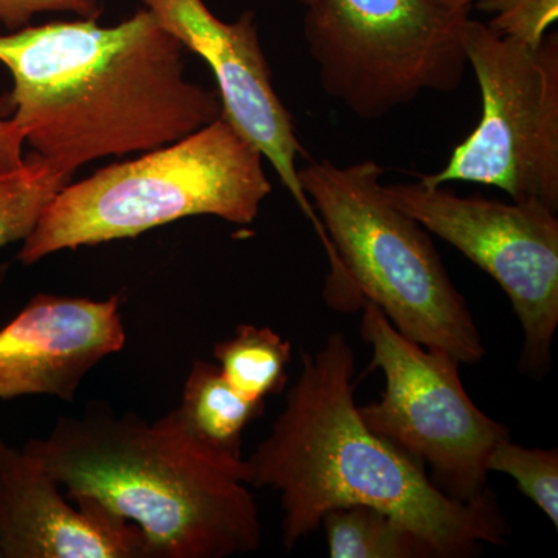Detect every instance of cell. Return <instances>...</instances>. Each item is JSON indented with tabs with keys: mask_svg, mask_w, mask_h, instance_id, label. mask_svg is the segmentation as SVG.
<instances>
[{
	"mask_svg": "<svg viewBox=\"0 0 558 558\" xmlns=\"http://www.w3.org/2000/svg\"><path fill=\"white\" fill-rule=\"evenodd\" d=\"M185 51L148 9L112 27L58 21L0 35L13 78L0 119L24 131L33 153L75 172L170 145L222 116L218 90L185 78Z\"/></svg>",
	"mask_w": 558,
	"mask_h": 558,
	"instance_id": "cell-1",
	"label": "cell"
},
{
	"mask_svg": "<svg viewBox=\"0 0 558 558\" xmlns=\"http://www.w3.org/2000/svg\"><path fill=\"white\" fill-rule=\"evenodd\" d=\"M301 366L270 435L244 459L245 483L279 494L286 549L317 531L330 510L349 506L391 513L436 558L505 545L510 527L494 492L472 502L449 497L363 422L354 398V351L343 333H330L317 352L301 351Z\"/></svg>",
	"mask_w": 558,
	"mask_h": 558,
	"instance_id": "cell-2",
	"label": "cell"
},
{
	"mask_svg": "<svg viewBox=\"0 0 558 558\" xmlns=\"http://www.w3.org/2000/svg\"><path fill=\"white\" fill-rule=\"evenodd\" d=\"M68 488L142 532L149 558H227L263 539L244 458L197 438L178 409L149 424L89 402L22 447Z\"/></svg>",
	"mask_w": 558,
	"mask_h": 558,
	"instance_id": "cell-3",
	"label": "cell"
},
{
	"mask_svg": "<svg viewBox=\"0 0 558 558\" xmlns=\"http://www.w3.org/2000/svg\"><path fill=\"white\" fill-rule=\"evenodd\" d=\"M381 175L374 160L310 159L300 170L332 250L326 303L343 312L374 304L410 340L475 365L486 349L472 312L428 231L385 196Z\"/></svg>",
	"mask_w": 558,
	"mask_h": 558,
	"instance_id": "cell-4",
	"label": "cell"
},
{
	"mask_svg": "<svg viewBox=\"0 0 558 558\" xmlns=\"http://www.w3.org/2000/svg\"><path fill=\"white\" fill-rule=\"evenodd\" d=\"M263 160L220 116L138 159L70 182L44 209L17 259L32 266L61 250L135 238L191 216L248 226L271 193Z\"/></svg>",
	"mask_w": 558,
	"mask_h": 558,
	"instance_id": "cell-5",
	"label": "cell"
},
{
	"mask_svg": "<svg viewBox=\"0 0 558 558\" xmlns=\"http://www.w3.org/2000/svg\"><path fill=\"white\" fill-rule=\"evenodd\" d=\"M306 10L304 39L319 84L359 119H384L424 92L461 86L470 11L432 0H314Z\"/></svg>",
	"mask_w": 558,
	"mask_h": 558,
	"instance_id": "cell-6",
	"label": "cell"
},
{
	"mask_svg": "<svg viewBox=\"0 0 558 558\" xmlns=\"http://www.w3.org/2000/svg\"><path fill=\"white\" fill-rule=\"evenodd\" d=\"M464 50L483 97L478 126L427 186L478 183L515 202H537L558 211V36L527 49L469 17Z\"/></svg>",
	"mask_w": 558,
	"mask_h": 558,
	"instance_id": "cell-7",
	"label": "cell"
},
{
	"mask_svg": "<svg viewBox=\"0 0 558 558\" xmlns=\"http://www.w3.org/2000/svg\"><path fill=\"white\" fill-rule=\"evenodd\" d=\"M362 310L371 366L385 376L381 398L359 407L363 422L422 469L428 465L444 494L462 502L486 497L488 458L510 438L508 428L470 399L458 359L410 340L374 304Z\"/></svg>",
	"mask_w": 558,
	"mask_h": 558,
	"instance_id": "cell-8",
	"label": "cell"
},
{
	"mask_svg": "<svg viewBox=\"0 0 558 558\" xmlns=\"http://www.w3.org/2000/svg\"><path fill=\"white\" fill-rule=\"evenodd\" d=\"M384 193L508 293L524 333L521 368L542 379L558 328L557 211L537 202L462 197L422 182L384 185Z\"/></svg>",
	"mask_w": 558,
	"mask_h": 558,
	"instance_id": "cell-9",
	"label": "cell"
},
{
	"mask_svg": "<svg viewBox=\"0 0 558 558\" xmlns=\"http://www.w3.org/2000/svg\"><path fill=\"white\" fill-rule=\"evenodd\" d=\"M157 22L207 62L218 83L222 117L270 161L282 185L311 220L322 222L300 182V157L310 159L296 135L292 113L278 97L271 70L260 47L253 11L234 22L220 21L204 0H142Z\"/></svg>",
	"mask_w": 558,
	"mask_h": 558,
	"instance_id": "cell-10",
	"label": "cell"
},
{
	"mask_svg": "<svg viewBox=\"0 0 558 558\" xmlns=\"http://www.w3.org/2000/svg\"><path fill=\"white\" fill-rule=\"evenodd\" d=\"M124 344L119 295H36L0 329V399L46 395L72 402L86 374Z\"/></svg>",
	"mask_w": 558,
	"mask_h": 558,
	"instance_id": "cell-11",
	"label": "cell"
},
{
	"mask_svg": "<svg viewBox=\"0 0 558 558\" xmlns=\"http://www.w3.org/2000/svg\"><path fill=\"white\" fill-rule=\"evenodd\" d=\"M73 501L35 458L0 438V558H149L131 521L94 499Z\"/></svg>",
	"mask_w": 558,
	"mask_h": 558,
	"instance_id": "cell-12",
	"label": "cell"
},
{
	"mask_svg": "<svg viewBox=\"0 0 558 558\" xmlns=\"http://www.w3.org/2000/svg\"><path fill=\"white\" fill-rule=\"evenodd\" d=\"M263 410L264 402L242 396L218 365L204 360L193 363L178 409L197 438L234 458H242V435Z\"/></svg>",
	"mask_w": 558,
	"mask_h": 558,
	"instance_id": "cell-13",
	"label": "cell"
},
{
	"mask_svg": "<svg viewBox=\"0 0 558 558\" xmlns=\"http://www.w3.org/2000/svg\"><path fill=\"white\" fill-rule=\"evenodd\" d=\"M332 558H436L413 529L371 506L330 510L322 520Z\"/></svg>",
	"mask_w": 558,
	"mask_h": 558,
	"instance_id": "cell-14",
	"label": "cell"
},
{
	"mask_svg": "<svg viewBox=\"0 0 558 558\" xmlns=\"http://www.w3.org/2000/svg\"><path fill=\"white\" fill-rule=\"evenodd\" d=\"M220 373L231 387L255 402H266L288 384L292 343L270 328L238 326L229 340L213 349Z\"/></svg>",
	"mask_w": 558,
	"mask_h": 558,
	"instance_id": "cell-15",
	"label": "cell"
},
{
	"mask_svg": "<svg viewBox=\"0 0 558 558\" xmlns=\"http://www.w3.org/2000/svg\"><path fill=\"white\" fill-rule=\"evenodd\" d=\"M75 171L39 154L25 156L16 170L0 172V248L31 236L44 209Z\"/></svg>",
	"mask_w": 558,
	"mask_h": 558,
	"instance_id": "cell-16",
	"label": "cell"
},
{
	"mask_svg": "<svg viewBox=\"0 0 558 558\" xmlns=\"http://www.w3.org/2000/svg\"><path fill=\"white\" fill-rule=\"evenodd\" d=\"M488 472L506 473L521 494L531 499L558 526V451L526 449L505 439L488 458Z\"/></svg>",
	"mask_w": 558,
	"mask_h": 558,
	"instance_id": "cell-17",
	"label": "cell"
},
{
	"mask_svg": "<svg viewBox=\"0 0 558 558\" xmlns=\"http://www.w3.org/2000/svg\"><path fill=\"white\" fill-rule=\"evenodd\" d=\"M476 9L494 14L488 31L527 49H538L558 20V0H480Z\"/></svg>",
	"mask_w": 558,
	"mask_h": 558,
	"instance_id": "cell-18",
	"label": "cell"
},
{
	"mask_svg": "<svg viewBox=\"0 0 558 558\" xmlns=\"http://www.w3.org/2000/svg\"><path fill=\"white\" fill-rule=\"evenodd\" d=\"M39 13H73L81 20H100L101 0H0V24L10 32L27 27Z\"/></svg>",
	"mask_w": 558,
	"mask_h": 558,
	"instance_id": "cell-19",
	"label": "cell"
},
{
	"mask_svg": "<svg viewBox=\"0 0 558 558\" xmlns=\"http://www.w3.org/2000/svg\"><path fill=\"white\" fill-rule=\"evenodd\" d=\"M24 131L14 121L0 119V172L24 165Z\"/></svg>",
	"mask_w": 558,
	"mask_h": 558,
	"instance_id": "cell-20",
	"label": "cell"
},
{
	"mask_svg": "<svg viewBox=\"0 0 558 558\" xmlns=\"http://www.w3.org/2000/svg\"><path fill=\"white\" fill-rule=\"evenodd\" d=\"M432 2L436 3V5L444 10L470 11L476 0H432Z\"/></svg>",
	"mask_w": 558,
	"mask_h": 558,
	"instance_id": "cell-21",
	"label": "cell"
},
{
	"mask_svg": "<svg viewBox=\"0 0 558 558\" xmlns=\"http://www.w3.org/2000/svg\"><path fill=\"white\" fill-rule=\"evenodd\" d=\"M296 3H300V5L310 7L314 0H295Z\"/></svg>",
	"mask_w": 558,
	"mask_h": 558,
	"instance_id": "cell-22",
	"label": "cell"
}]
</instances>
